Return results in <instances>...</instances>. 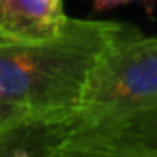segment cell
Here are the masks:
<instances>
[{"instance_id":"6da1fadb","label":"cell","mask_w":157,"mask_h":157,"mask_svg":"<svg viewBox=\"0 0 157 157\" xmlns=\"http://www.w3.org/2000/svg\"><path fill=\"white\" fill-rule=\"evenodd\" d=\"M131 28L115 20L70 18L64 32L48 40H0V101L28 109L50 129L78 105L104 52Z\"/></svg>"},{"instance_id":"7a4b0ae2","label":"cell","mask_w":157,"mask_h":157,"mask_svg":"<svg viewBox=\"0 0 157 157\" xmlns=\"http://www.w3.org/2000/svg\"><path fill=\"white\" fill-rule=\"evenodd\" d=\"M155 105L157 38L131 28L104 52L90 74L78 105L54 127L40 129V143L80 133Z\"/></svg>"},{"instance_id":"3957f363","label":"cell","mask_w":157,"mask_h":157,"mask_svg":"<svg viewBox=\"0 0 157 157\" xmlns=\"http://www.w3.org/2000/svg\"><path fill=\"white\" fill-rule=\"evenodd\" d=\"M68 20L64 0H0V40H48L62 34Z\"/></svg>"},{"instance_id":"277c9868","label":"cell","mask_w":157,"mask_h":157,"mask_svg":"<svg viewBox=\"0 0 157 157\" xmlns=\"http://www.w3.org/2000/svg\"><path fill=\"white\" fill-rule=\"evenodd\" d=\"M32 157H157V149L135 143L70 135L48 143L38 141Z\"/></svg>"},{"instance_id":"5b68a950","label":"cell","mask_w":157,"mask_h":157,"mask_svg":"<svg viewBox=\"0 0 157 157\" xmlns=\"http://www.w3.org/2000/svg\"><path fill=\"white\" fill-rule=\"evenodd\" d=\"M40 129H42L40 123H28L2 137L0 139V157H32L34 149L38 147Z\"/></svg>"},{"instance_id":"8992f818","label":"cell","mask_w":157,"mask_h":157,"mask_svg":"<svg viewBox=\"0 0 157 157\" xmlns=\"http://www.w3.org/2000/svg\"><path fill=\"white\" fill-rule=\"evenodd\" d=\"M28 123H40L42 125V121L34 113H30L28 109L6 104V101H0V139L6 137L12 131H16L18 127L28 125Z\"/></svg>"},{"instance_id":"52a82bcc","label":"cell","mask_w":157,"mask_h":157,"mask_svg":"<svg viewBox=\"0 0 157 157\" xmlns=\"http://www.w3.org/2000/svg\"><path fill=\"white\" fill-rule=\"evenodd\" d=\"M133 2H141L145 4L147 14H153V6L157 0H92V12L100 14V12H107V10H115L119 6H125V4H133Z\"/></svg>"}]
</instances>
